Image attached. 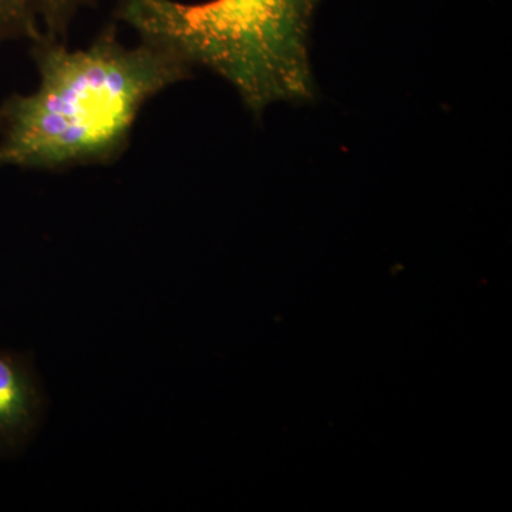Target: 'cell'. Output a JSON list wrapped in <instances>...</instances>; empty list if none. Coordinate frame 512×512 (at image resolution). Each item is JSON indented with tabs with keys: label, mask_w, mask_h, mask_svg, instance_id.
<instances>
[{
	"label": "cell",
	"mask_w": 512,
	"mask_h": 512,
	"mask_svg": "<svg viewBox=\"0 0 512 512\" xmlns=\"http://www.w3.org/2000/svg\"><path fill=\"white\" fill-rule=\"evenodd\" d=\"M32 55L39 89L0 104V167L59 170L117 160L144 104L192 70L157 43L128 49L114 25L82 50L39 37Z\"/></svg>",
	"instance_id": "6da1fadb"
},
{
	"label": "cell",
	"mask_w": 512,
	"mask_h": 512,
	"mask_svg": "<svg viewBox=\"0 0 512 512\" xmlns=\"http://www.w3.org/2000/svg\"><path fill=\"white\" fill-rule=\"evenodd\" d=\"M320 0H117L116 18L141 40L163 45L185 62L217 73L261 117L276 101L312 103L309 57Z\"/></svg>",
	"instance_id": "7a4b0ae2"
},
{
	"label": "cell",
	"mask_w": 512,
	"mask_h": 512,
	"mask_svg": "<svg viewBox=\"0 0 512 512\" xmlns=\"http://www.w3.org/2000/svg\"><path fill=\"white\" fill-rule=\"evenodd\" d=\"M43 407L32 359L0 349V454H12L25 446Z\"/></svg>",
	"instance_id": "3957f363"
},
{
	"label": "cell",
	"mask_w": 512,
	"mask_h": 512,
	"mask_svg": "<svg viewBox=\"0 0 512 512\" xmlns=\"http://www.w3.org/2000/svg\"><path fill=\"white\" fill-rule=\"evenodd\" d=\"M96 0H0V43L39 37L64 42L77 13Z\"/></svg>",
	"instance_id": "277c9868"
}]
</instances>
